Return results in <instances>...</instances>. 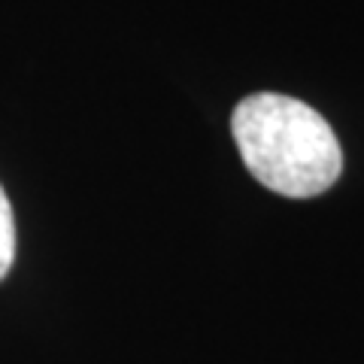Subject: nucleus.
<instances>
[{"label":"nucleus","mask_w":364,"mask_h":364,"mask_svg":"<svg viewBox=\"0 0 364 364\" xmlns=\"http://www.w3.org/2000/svg\"><path fill=\"white\" fill-rule=\"evenodd\" d=\"M234 143L246 170L282 198H316L337 182L343 152L322 112L289 95H252L237 104Z\"/></svg>","instance_id":"obj_1"},{"label":"nucleus","mask_w":364,"mask_h":364,"mask_svg":"<svg viewBox=\"0 0 364 364\" xmlns=\"http://www.w3.org/2000/svg\"><path fill=\"white\" fill-rule=\"evenodd\" d=\"M16 258V222H13V207L0 188V279L9 273Z\"/></svg>","instance_id":"obj_2"}]
</instances>
